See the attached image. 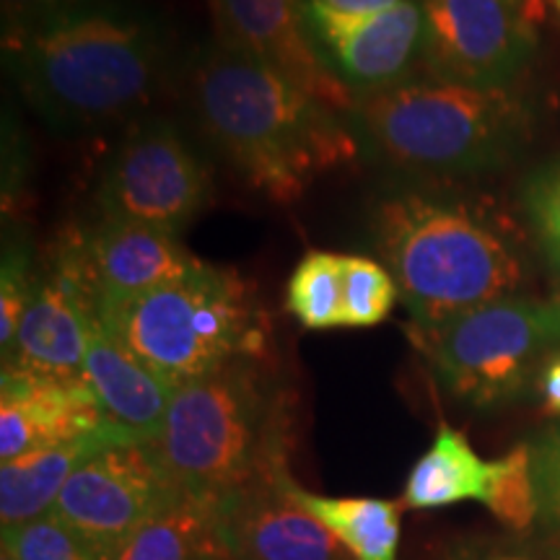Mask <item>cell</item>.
<instances>
[{"instance_id": "obj_1", "label": "cell", "mask_w": 560, "mask_h": 560, "mask_svg": "<svg viewBox=\"0 0 560 560\" xmlns=\"http://www.w3.org/2000/svg\"><path fill=\"white\" fill-rule=\"evenodd\" d=\"M3 58L42 120L86 132L149 107L164 79L166 47L149 16L102 0L37 30L3 34Z\"/></svg>"}, {"instance_id": "obj_2", "label": "cell", "mask_w": 560, "mask_h": 560, "mask_svg": "<svg viewBox=\"0 0 560 560\" xmlns=\"http://www.w3.org/2000/svg\"><path fill=\"white\" fill-rule=\"evenodd\" d=\"M190 96L202 130L272 202H296L322 172L353 156L338 112L219 39L195 58Z\"/></svg>"}, {"instance_id": "obj_3", "label": "cell", "mask_w": 560, "mask_h": 560, "mask_svg": "<svg viewBox=\"0 0 560 560\" xmlns=\"http://www.w3.org/2000/svg\"><path fill=\"white\" fill-rule=\"evenodd\" d=\"M285 436L280 389L255 359H236L174 389L145 444L177 493L221 503L289 470Z\"/></svg>"}, {"instance_id": "obj_4", "label": "cell", "mask_w": 560, "mask_h": 560, "mask_svg": "<svg viewBox=\"0 0 560 560\" xmlns=\"http://www.w3.org/2000/svg\"><path fill=\"white\" fill-rule=\"evenodd\" d=\"M371 229L412 325L514 296L522 283V260L506 236L459 202L400 190L376 202Z\"/></svg>"}, {"instance_id": "obj_5", "label": "cell", "mask_w": 560, "mask_h": 560, "mask_svg": "<svg viewBox=\"0 0 560 560\" xmlns=\"http://www.w3.org/2000/svg\"><path fill=\"white\" fill-rule=\"evenodd\" d=\"M353 122L382 164L465 174L506 161L527 138L529 112L509 89L410 81L361 94Z\"/></svg>"}, {"instance_id": "obj_6", "label": "cell", "mask_w": 560, "mask_h": 560, "mask_svg": "<svg viewBox=\"0 0 560 560\" xmlns=\"http://www.w3.org/2000/svg\"><path fill=\"white\" fill-rule=\"evenodd\" d=\"M96 319L172 389L236 359H257L262 346L247 285L208 262L140 296L100 304Z\"/></svg>"}, {"instance_id": "obj_7", "label": "cell", "mask_w": 560, "mask_h": 560, "mask_svg": "<svg viewBox=\"0 0 560 560\" xmlns=\"http://www.w3.org/2000/svg\"><path fill=\"white\" fill-rule=\"evenodd\" d=\"M410 338L454 397L490 410L537 387L542 363L560 348V304L503 296L436 325H412Z\"/></svg>"}, {"instance_id": "obj_8", "label": "cell", "mask_w": 560, "mask_h": 560, "mask_svg": "<svg viewBox=\"0 0 560 560\" xmlns=\"http://www.w3.org/2000/svg\"><path fill=\"white\" fill-rule=\"evenodd\" d=\"M208 192L206 164L177 125L151 117L112 153L100 187V213L179 234L206 208Z\"/></svg>"}, {"instance_id": "obj_9", "label": "cell", "mask_w": 560, "mask_h": 560, "mask_svg": "<svg viewBox=\"0 0 560 560\" xmlns=\"http://www.w3.org/2000/svg\"><path fill=\"white\" fill-rule=\"evenodd\" d=\"M179 495L145 441H117L81 462L52 514L104 560Z\"/></svg>"}, {"instance_id": "obj_10", "label": "cell", "mask_w": 560, "mask_h": 560, "mask_svg": "<svg viewBox=\"0 0 560 560\" xmlns=\"http://www.w3.org/2000/svg\"><path fill=\"white\" fill-rule=\"evenodd\" d=\"M431 79L509 89L537 47L535 24L511 0H420Z\"/></svg>"}, {"instance_id": "obj_11", "label": "cell", "mask_w": 560, "mask_h": 560, "mask_svg": "<svg viewBox=\"0 0 560 560\" xmlns=\"http://www.w3.org/2000/svg\"><path fill=\"white\" fill-rule=\"evenodd\" d=\"M304 16L322 60L350 91L397 86L423 50L420 0L369 16H346L304 0Z\"/></svg>"}, {"instance_id": "obj_12", "label": "cell", "mask_w": 560, "mask_h": 560, "mask_svg": "<svg viewBox=\"0 0 560 560\" xmlns=\"http://www.w3.org/2000/svg\"><path fill=\"white\" fill-rule=\"evenodd\" d=\"M219 42L265 62L330 107L353 112V91L327 68L306 30L304 0H208Z\"/></svg>"}, {"instance_id": "obj_13", "label": "cell", "mask_w": 560, "mask_h": 560, "mask_svg": "<svg viewBox=\"0 0 560 560\" xmlns=\"http://www.w3.org/2000/svg\"><path fill=\"white\" fill-rule=\"evenodd\" d=\"M66 249L89 283L94 306L140 296L202 262L182 247L177 234L109 215H100Z\"/></svg>"}, {"instance_id": "obj_14", "label": "cell", "mask_w": 560, "mask_h": 560, "mask_svg": "<svg viewBox=\"0 0 560 560\" xmlns=\"http://www.w3.org/2000/svg\"><path fill=\"white\" fill-rule=\"evenodd\" d=\"M94 319L96 306L89 283L68 249H62L55 270L37 283L13 346L3 353V369L39 376H81Z\"/></svg>"}, {"instance_id": "obj_15", "label": "cell", "mask_w": 560, "mask_h": 560, "mask_svg": "<svg viewBox=\"0 0 560 560\" xmlns=\"http://www.w3.org/2000/svg\"><path fill=\"white\" fill-rule=\"evenodd\" d=\"M289 478L285 470L219 503L229 560H348L332 532L291 499Z\"/></svg>"}, {"instance_id": "obj_16", "label": "cell", "mask_w": 560, "mask_h": 560, "mask_svg": "<svg viewBox=\"0 0 560 560\" xmlns=\"http://www.w3.org/2000/svg\"><path fill=\"white\" fill-rule=\"evenodd\" d=\"M112 425L83 376H39L3 369L0 462L68 444Z\"/></svg>"}, {"instance_id": "obj_17", "label": "cell", "mask_w": 560, "mask_h": 560, "mask_svg": "<svg viewBox=\"0 0 560 560\" xmlns=\"http://www.w3.org/2000/svg\"><path fill=\"white\" fill-rule=\"evenodd\" d=\"M81 376L112 423L140 441L156 439L174 389L112 338L100 319L91 325Z\"/></svg>"}, {"instance_id": "obj_18", "label": "cell", "mask_w": 560, "mask_h": 560, "mask_svg": "<svg viewBox=\"0 0 560 560\" xmlns=\"http://www.w3.org/2000/svg\"><path fill=\"white\" fill-rule=\"evenodd\" d=\"M117 441L140 439L112 423L107 429L68 441V444L3 462L0 465V520H3V527L50 514L60 490L66 488L70 475L79 470L81 462L100 452L102 446L117 444Z\"/></svg>"}, {"instance_id": "obj_19", "label": "cell", "mask_w": 560, "mask_h": 560, "mask_svg": "<svg viewBox=\"0 0 560 560\" xmlns=\"http://www.w3.org/2000/svg\"><path fill=\"white\" fill-rule=\"evenodd\" d=\"M104 560H229L219 503L179 495Z\"/></svg>"}, {"instance_id": "obj_20", "label": "cell", "mask_w": 560, "mask_h": 560, "mask_svg": "<svg viewBox=\"0 0 560 560\" xmlns=\"http://www.w3.org/2000/svg\"><path fill=\"white\" fill-rule=\"evenodd\" d=\"M493 462L480 459L465 433L441 423L436 439L423 452L405 482L408 509H444L462 501L486 499Z\"/></svg>"}, {"instance_id": "obj_21", "label": "cell", "mask_w": 560, "mask_h": 560, "mask_svg": "<svg viewBox=\"0 0 560 560\" xmlns=\"http://www.w3.org/2000/svg\"><path fill=\"white\" fill-rule=\"evenodd\" d=\"M291 499L332 532L350 560H397L400 548L402 501L387 499H338L301 488L285 480Z\"/></svg>"}, {"instance_id": "obj_22", "label": "cell", "mask_w": 560, "mask_h": 560, "mask_svg": "<svg viewBox=\"0 0 560 560\" xmlns=\"http://www.w3.org/2000/svg\"><path fill=\"white\" fill-rule=\"evenodd\" d=\"M342 280H346V255L310 252L289 280L285 306L306 330L342 327Z\"/></svg>"}, {"instance_id": "obj_23", "label": "cell", "mask_w": 560, "mask_h": 560, "mask_svg": "<svg viewBox=\"0 0 560 560\" xmlns=\"http://www.w3.org/2000/svg\"><path fill=\"white\" fill-rule=\"evenodd\" d=\"M482 506H486L503 527L514 532H527L532 524L540 520L535 475H532L529 444L514 446L506 457L493 462Z\"/></svg>"}, {"instance_id": "obj_24", "label": "cell", "mask_w": 560, "mask_h": 560, "mask_svg": "<svg viewBox=\"0 0 560 560\" xmlns=\"http://www.w3.org/2000/svg\"><path fill=\"white\" fill-rule=\"evenodd\" d=\"M400 289L395 278L380 262L369 257L346 255V280H342V327L382 325L395 310Z\"/></svg>"}, {"instance_id": "obj_25", "label": "cell", "mask_w": 560, "mask_h": 560, "mask_svg": "<svg viewBox=\"0 0 560 560\" xmlns=\"http://www.w3.org/2000/svg\"><path fill=\"white\" fill-rule=\"evenodd\" d=\"M3 548L16 560H100L52 511L39 520L3 527Z\"/></svg>"}, {"instance_id": "obj_26", "label": "cell", "mask_w": 560, "mask_h": 560, "mask_svg": "<svg viewBox=\"0 0 560 560\" xmlns=\"http://www.w3.org/2000/svg\"><path fill=\"white\" fill-rule=\"evenodd\" d=\"M522 202L545 257L560 270V159L532 174Z\"/></svg>"}, {"instance_id": "obj_27", "label": "cell", "mask_w": 560, "mask_h": 560, "mask_svg": "<svg viewBox=\"0 0 560 560\" xmlns=\"http://www.w3.org/2000/svg\"><path fill=\"white\" fill-rule=\"evenodd\" d=\"M39 280L32 272L30 252L19 244H5L3 272H0V348L13 346L21 319L30 310Z\"/></svg>"}, {"instance_id": "obj_28", "label": "cell", "mask_w": 560, "mask_h": 560, "mask_svg": "<svg viewBox=\"0 0 560 560\" xmlns=\"http://www.w3.org/2000/svg\"><path fill=\"white\" fill-rule=\"evenodd\" d=\"M537 506L545 527L560 529V425H552L529 444Z\"/></svg>"}, {"instance_id": "obj_29", "label": "cell", "mask_w": 560, "mask_h": 560, "mask_svg": "<svg viewBox=\"0 0 560 560\" xmlns=\"http://www.w3.org/2000/svg\"><path fill=\"white\" fill-rule=\"evenodd\" d=\"M96 3L102 0H3V34L37 30Z\"/></svg>"}, {"instance_id": "obj_30", "label": "cell", "mask_w": 560, "mask_h": 560, "mask_svg": "<svg viewBox=\"0 0 560 560\" xmlns=\"http://www.w3.org/2000/svg\"><path fill=\"white\" fill-rule=\"evenodd\" d=\"M537 392L542 397V408L550 416L560 418V350L542 363L540 376H537Z\"/></svg>"}, {"instance_id": "obj_31", "label": "cell", "mask_w": 560, "mask_h": 560, "mask_svg": "<svg viewBox=\"0 0 560 560\" xmlns=\"http://www.w3.org/2000/svg\"><path fill=\"white\" fill-rule=\"evenodd\" d=\"M306 3L322 5V9L335 13H346V16H369V13L395 9L402 0H306Z\"/></svg>"}, {"instance_id": "obj_32", "label": "cell", "mask_w": 560, "mask_h": 560, "mask_svg": "<svg viewBox=\"0 0 560 560\" xmlns=\"http://www.w3.org/2000/svg\"><path fill=\"white\" fill-rule=\"evenodd\" d=\"M444 560H535L527 552H516L509 548H493V545H462L452 550Z\"/></svg>"}, {"instance_id": "obj_33", "label": "cell", "mask_w": 560, "mask_h": 560, "mask_svg": "<svg viewBox=\"0 0 560 560\" xmlns=\"http://www.w3.org/2000/svg\"><path fill=\"white\" fill-rule=\"evenodd\" d=\"M511 3L524 13L532 24H540L545 19V0H511Z\"/></svg>"}, {"instance_id": "obj_34", "label": "cell", "mask_w": 560, "mask_h": 560, "mask_svg": "<svg viewBox=\"0 0 560 560\" xmlns=\"http://www.w3.org/2000/svg\"><path fill=\"white\" fill-rule=\"evenodd\" d=\"M0 560H16V558H13V552L11 550H0Z\"/></svg>"}, {"instance_id": "obj_35", "label": "cell", "mask_w": 560, "mask_h": 560, "mask_svg": "<svg viewBox=\"0 0 560 560\" xmlns=\"http://www.w3.org/2000/svg\"><path fill=\"white\" fill-rule=\"evenodd\" d=\"M552 3H556V9H558V13H560V0H552Z\"/></svg>"}, {"instance_id": "obj_36", "label": "cell", "mask_w": 560, "mask_h": 560, "mask_svg": "<svg viewBox=\"0 0 560 560\" xmlns=\"http://www.w3.org/2000/svg\"><path fill=\"white\" fill-rule=\"evenodd\" d=\"M558 304H560V299H558Z\"/></svg>"}]
</instances>
